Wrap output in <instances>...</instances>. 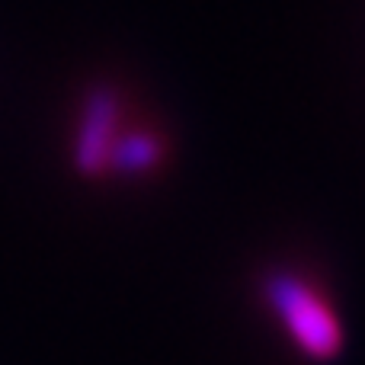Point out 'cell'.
<instances>
[{"mask_svg":"<svg viewBox=\"0 0 365 365\" xmlns=\"http://www.w3.org/2000/svg\"><path fill=\"white\" fill-rule=\"evenodd\" d=\"M266 298L295 336V343L311 356V359H334L343 346V334L334 311L289 272H272L266 279Z\"/></svg>","mask_w":365,"mask_h":365,"instance_id":"1","label":"cell"},{"mask_svg":"<svg viewBox=\"0 0 365 365\" xmlns=\"http://www.w3.org/2000/svg\"><path fill=\"white\" fill-rule=\"evenodd\" d=\"M122 100L113 87H96L83 100V113L74 135V167L83 177H100L109 167V151L119 135Z\"/></svg>","mask_w":365,"mask_h":365,"instance_id":"2","label":"cell"},{"mask_svg":"<svg viewBox=\"0 0 365 365\" xmlns=\"http://www.w3.org/2000/svg\"><path fill=\"white\" fill-rule=\"evenodd\" d=\"M160 158H164V141L148 128H132L125 135H115L106 170L141 177V173H151L160 164Z\"/></svg>","mask_w":365,"mask_h":365,"instance_id":"3","label":"cell"}]
</instances>
